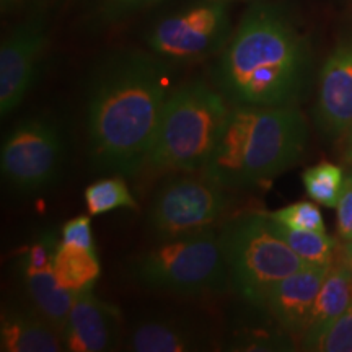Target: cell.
Returning a JSON list of instances; mask_svg holds the SVG:
<instances>
[{"mask_svg":"<svg viewBox=\"0 0 352 352\" xmlns=\"http://www.w3.org/2000/svg\"><path fill=\"white\" fill-rule=\"evenodd\" d=\"M267 215L272 220H276V222L283 223L285 227L296 228V230L327 232L323 214H321L320 208L314 202L300 201L296 202V204L287 206V208L270 212Z\"/></svg>","mask_w":352,"mask_h":352,"instance_id":"7402d4cb","label":"cell"},{"mask_svg":"<svg viewBox=\"0 0 352 352\" xmlns=\"http://www.w3.org/2000/svg\"><path fill=\"white\" fill-rule=\"evenodd\" d=\"M131 276L142 287L186 296L228 289L220 236L212 228L162 240L132 263Z\"/></svg>","mask_w":352,"mask_h":352,"instance_id":"8992f818","label":"cell"},{"mask_svg":"<svg viewBox=\"0 0 352 352\" xmlns=\"http://www.w3.org/2000/svg\"><path fill=\"white\" fill-rule=\"evenodd\" d=\"M302 182L307 195L315 202L324 208H336L344 186V173L340 166L321 162L303 171Z\"/></svg>","mask_w":352,"mask_h":352,"instance_id":"44dd1931","label":"cell"},{"mask_svg":"<svg viewBox=\"0 0 352 352\" xmlns=\"http://www.w3.org/2000/svg\"><path fill=\"white\" fill-rule=\"evenodd\" d=\"M347 153H352V127L347 132Z\"/></svg>","mask_w":352,"mask_h":352,"instance_id":"f546056e","label":"cell"},{"mask_svg":"<svg viewBox=\"0 0 352 352\" xmlns=\"http://www.w3.org/2000/svg\"><path fill=\"white\" fill-rule=\"evenodd\" d=\"M338 209V233L344 243L352 240V171L344 176V186L336 206Z\"/></svg>","mask_w":352,"mask_h":352,"instance_id":"4316f807","label":"cell"},{"mask_svg":"<svg viewBox=\"0 0 352 352\" xmlns=\"http://www.w3.org/2000/svg\"><path fill=\"white\" fill-rule=\"evenodd\" d=\"M351 264H352V263H351Z\"/></svg>","mask_w":352,"mask_h":352,"instance_id":"1f68e13d","label":"cell"},{"mask_svg":"<svg viewBox=\"0 0 352 352\" xmlns=\"http://www.w3.org/2000/svg\"><path fill=\"white\" fill-rule=\"evenodd\" d=\"M307 144L308 124L297 107L230 104L201 171L226 189L258 186L296 165Z\"/></svg>","mask_w":352,"mask_h":352,"instance_id":"3957f363","label":"cell"},{"mask_svg":"<svg viewBox=\"0 0 352 352\" xmlns=\"http://www.w3.org/2000/svg\"><path fill=\"white\" fill-rule=\"evenodd\" d=\"M349 158H351V162H352V153H349Z\"/></svg>","mask_w":352,"mask_h":352,"instance_id":"4dcf8cb0","label":"cell"},{"mask_svg":"<svg viewBox=\"0 0 352 352\" xmlns=\"http://www.w3.org/2000/svg\"><path fill=\"white\" fill-rule=\"evenodd\" d=\"M121 314L94 296V289L77 292L64 328V346L74 352L113 351L120 340Z\"/></svg>","mask_w":352,"mask_h":352,"instance_id":"4fadbf2b","label":"cell"},{"mask_svg":"<svg viewBox=\"0 0 352 352\" xmlns=\"http://www.w3.org/2000/svg\"><path fill=\"white\" fill-rule=\"evenodd\" d=\"M232 33L226 0H192L155 21L147 44L166 63H196L220 54Z\"/></svg>","mask_w":352,"mask_h":352,"instance_id":"52a82bcc","label":"cell"},{"mask_svg":"<svg viewBox=\"0 0 352 352\" xmlns=\"http://www.w3.org/2000/svg\"><path fill=\"white\" fill-rule=\"evenodd\" d=\"M331 264H305L270 290L261 308H266L285 334H296L302 340Z\"/></svg>","mask_w":352,"mask_h":352,"instance_id":"7c38bea8","label":"cell"},{"mask_svg":"<svg viewBox=\"0 0 352 352\" xmlns=\"http://www.w3.org/2000/svg\"><path fill=\"white\" fill-rule=\"evenodd\" d=\"M52 272L63 287L72 292L94 289L101 267L96 252L60 241L54 254Z\"/></svg>","mask_w":352,"mask_h":352,"instance_id":"ac0fdd59","label":"cell"},{"mask_svg":"<svg viewBox=\"0 0 352 352\" xmlns=\"http://www.w3.org/2000/svg\"><path fill=\"white\" fill-rule=\"evenodd\" d=\"M23 2H26V0H0L3 12L12 10V8H15V7H20Z\"/></svg>","mask_w":352,"mask_h":352,"instance_id":"83f0119b","label":"cell"},{"mask_svg":"<svg viewBox=\"0 0 352 352\" xmlns=\"http://www.w3.org/2000/svg\"><path fill=\"white\" fill-rule=\"evenodd\" d=\"M228 109L226 96L202 80L171 90L140 173H188L204 168Z\"/></svg>","mask_w":352,"mask_h":352,"instance_id":"277c9868","label":"cell"},{"mask_svg":"<svg viewBox=\"0 0 352 352\" xmlns=\"http://www.w3.org/2000/svg\"><path fill=\"white\" fill-rule=\"evenodd\" d=\"M85 202L90 215H103L116 209H138V202L121 176L103 178L85 189Z\"/></svg>","mask_w":352,"mask_h":352,"instance_id":"ffe728a7","label":"cell"},{"mask_svg":"<svg viewBox=\"0 0 352 352\" xmlns=\"http://www.w3.org/2000/svg\"><path fill=\"white\" fill-rule=\"evenodd\" d=\"M60 241L96 252L90 217L88 215H78V217L69 220L63 227V232H60Z\"/></svg>","mask_w":352,"mask_h":352,"instance_id":"484cf974","label":"cell"},{"mask_svg":"<svg viewBox=\"0 0 352 352\" xmlns=\"http://www.w3.org/2000/svg\"><path fill=\"white\" fill-rule=\"evenodd\" d=\"M352 303V264H331L318 297H316L314 311H311L308 327L302 336V347L314 342L334 320L340 318Z\"/></svg>","mask_w":352,"mask_h":352,"instance_id":"2e32d148","label":"cell"},{"mask_svg":"<svg viewBox=\"0 0 352 352\" xmlns=\"http://www.w3.org/2000/svg\"><path fill=\"white\" fill-rule=\"evenodd\" d=\"M60 241L54 232H44L36 241H33L20 256L21 274L52 270L54 254Z\"/></svg>","mask_w":352,"mask_h":352,"instance_id":"cb8c5ba5","label":"cell"},{"mask_svg":"<svg viewBox=\"0 0 352 352\" xmlns=\"http://www.w3.org/2000/svg\"><path fill=\"white\" fill-rule=\"evenodd\" d=\"M168 65L155 54L124 51L96 69L88 88L87 134L96 168L139 175L171 94Z\"/></svg>","mask_w":352,"mask_h":352,"instance_id":"6da1fadb","label":"cell"},{"mask_svg":"<svg viewBox=\"0 0 352 352\" xmlns=\"http://www.w3.org/2000/svg\"><path fill=\"white\" fill-rule=\"evenodd\" d=\"M270 217V215H267ZM271 230L284 241L285 245L308 264H331L334 258L336 241L327 232L296 230L285 227L270 217Z\"/></svg>","mask_w":352,"mask_h":352,"instance_id":"d6986e66","label":"cell"},{"mask_svg":"<svg viewBox=\"0 0 352 352\" xmlns=\"http://www.w3.org/2000/svg\"><path fill=\"white\" fill-rule=\"evenodd\" d=\"M219 236L228 287L254 307L261 308L279 280L308 264L271 230L267 214L253 212L233 219Z\"/></svg>","mask_w":352,"mask_h":352,"instance_id":"5b68a950","label":"cell"},{"mask_svg":"<svg viewBox=\"0 0 352 352\" xmlns=\"http://www.w3.org/2000/svg\"><path fill=\"white\" fill-rule=\"evenodd\" d=\"M23 287L33 310L50 321L64 336V328L77 292L63 287L52 270L26 272L23 274Z\"/></svg>","mask_w":352,"mask_h":352,"instance_id":"e0dca14e","label":"cell"},{"mask_svg":"<svg viewBox=\"0 0 352 352\" xmlns=\"http://www.w3.org/2000/svg\"><path fill=\"white\" fill-rule=\"evenodd\" d=\"M230 204L227 189L204 173L171 178L158 189L148 210V228L160 240L208 230Z\"/></svg>","mask_w":352,"mask_h":352,"instance_id":"ba28073f","label":"cell"},{"mask_svg":"<svg viewBox=\"0 0 352 352\" xmlns=\"http://www.w3.org/2000/svg\"><path fill=\"white\" fill-rule=\"evenodd\" d=\"M160 0H95V16L101 23H118Z\"/></svg>","mask_w":352,"mask_h":352,"instance_id":"d4e9b609","label":"cell"},{"mask_svg":"<svg viewBox=\"0 0 352 352\" xmlns=\"http://www.w3.org/2000/svg\"><path fill=\"white\" fill-rule=\"evenodd\" d=\"M0 349L7 352L64 351V336L33 308L3 310L0 321Z\"/></svg>","mask_w":352,"mask_h":352,"instance_id":"9a60e30c","label":"cell"},{"mask_svg":"<svg viewBox=\"0 0 352 352\" xmlns=\"http://www.w3.org/2000/svg\"><path fill=\"white\" fill-rule=\"evenodd\" d=\"M47 46L46 16L32 12L20 21L0 47V114L8 116L20 107L36 80Z\"/></svg>","mask_w":352,"mask_h":352,"instance_id":"30bf717a","label":"cell"},{"mask_svg":"<svg viewBox=\"0 0 352 352\" xmlns=\"http://www.w3.org/2000/svg\"><path fill=\"white\" fill-rule=\"evenodd\" d=\"M305 349L320 352H352V303L340 318L334 320Z\"/></svg>","mask_w":352,"mask_h":352,"instance_id":"603a6c76","label":"cell"},{"mask_svg":"<svg viewBox=\"0 0 352 352\" xmlns=\"http://www.w3.org/2000/svg\"><path fill=\"white\" fill-rule=\"evenodd\" d=\"M346 259L349 263H352V240L349 243H346Z\"/></svg>","mask_w":352,"mask_h":352,"instance_id":"f1b7e54d","label":"cell"},{"mask_svg":"<svg viewBox=\"0 0 352 352\" xmlns=\"http://www.w3.org/2000/svg\"><path fill=\"white\" fill-rule=\"evenodd\" d=\"M307 38L280 3H256L241 19L212 69L230 104L297 107L310 85Z\"/></svg>","mask_w":352,"mask_h":352,"instance_id":"7a4b0ae2","label":"cell"},{"mask_svg":"<svg viewBox=\"0 0 352 352\" xmlns=\"http://www.w3.org/2000/svg\"><path fill=\"white\" fill-rule=\"evenodd\" d=\"M208 333L186 320L152 316L132 328L127 349L135 352H197L212 349Z\"/></svg>","mask_w":352,"mask_h":352,"instance_id":"5bb4252c","label":"cell"},{"mask_svg":"<svg viewBox=\"0 0 352 352\" xmlns=\"http://www.w3.org/2000/svg\"><path fill=\"white\" fill-rule=\"evenodd\" d=\"M63 132L46 118H28L8 132L0 152L3 178L20 191H38L56 182L64 160Z\"/></svg>","mask_w":352,"mask_h":352,"instance_id":"9c48e42d","label":"cell"},{"mask_svg":"<svg viewBox=\"0 0 352 352\" xmlns=\"http://www.w3.org/2000/svg\"><path fill=\"white\" fill-rule=\"evenodd\" d=\"M318 129L331 139L352 127V30L338 41L320 72L315 104Z\"/></svg>","mask_w":352,"mask_h":352,"instance_id":"8fae6325","label":"cell"}]
</instances>
